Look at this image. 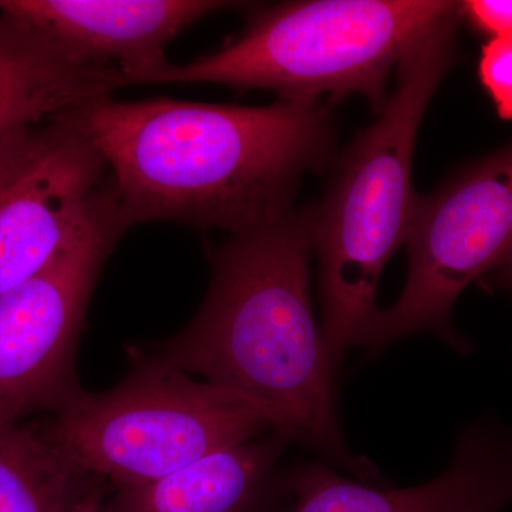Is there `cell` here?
Instances as JSON below:
<instances>
[{"label": "cell", "instance_id": "2e32d148", "mask_svg": "<svg viewBox=\"0 0 512 512\" xmlns=\"http://www.w3.org/2000/svg\"><path fill=\"white\" fill-rule=\"evenodd\" d=\"M484 284L488 289H500L512 295V261L497 269L493 274L485 276Z\"/></svg>", "mask_w": 512, "mask_h": 512}, {"label": "cell", "instance_id": "9c48e42d", "mask_svg": "<svg viewBox=\"0 0 512 512\" xmlns=\"http://www.w3.org/2000/svg\"><path fill=\"white\" fill-rule=\"evenodd\" d=\"M286 512H503L512 504V429L494 420L467 427L450 467L417 487L367 484L323 461L285 476Z\"/></svg>", "mask_w": 512, "mask_h": 512}, {"label": "cell", "instance_id": "8fae6325", "mask_svg": "<svg viewBox=\"0 0 512 512\" xmlns=\"http://www.w3.org/2000/svg\"><path fill=\"white\" fill-rule=\"evenodd\" d=\"M282 431L222 448L150 483L117 488L103 512H266L285 476Z\"/></svg>", "mask_w": 512, "mask_h": 512}, {"label": "cell", "instance_id": "30bf717a", "mask_svg": "<svg viewBox=\"0 0 512 512\" xmlns=\"http://www.w3.org/2000/svg\"><path fill=\"white\" fill-rule=\"evenodd\" d=\"M239 3L215 0H0V13L45 36L73 62L116 69L144 86L170 62L165 49L185 29Z\"/></svg>", "mask_w": 512, "mask_h": 512}, {"label": "cell", "instance_id": "52a82bcc", "mask_svg": "<svg viewBox=\"0 0 512 512\" xmlns=\"http://www.w3.org/2000/svg\"><path fill=\"white\" fill-rule=\"evenodd\" d=\"M127 227L109 178L76 238L35 276L0 295V424L80 392L74 373L84 313Z\"/></svg>", "mask_w": 512, "mask_h": 512}, {"label": "cell", "instance_id": "3957f363", "mask_svg": "<svg viewBox=\"0 0 512 512\" xmlns=\"http://www.w3.org/2000/svg\"><path fill=\"white\" fill-rule=\"evenodd\" d=\"M461 10L414 43L397 64V86L379 119L357 134L316 212L323 340L339 370L365 348L377 313L384 266L406 242L417 195L412 160L421 119L456 62Z\"/></svg>", "mask_w": 512, "mask_h": 512}, {"label": "cell", "instance_id": "5bb4252c", "mask_svg": "<svg viewBox=\"0 0 512 512\" xmlns=\"http://www.w3.org/2000/svg\"><path fill=\"white\" fill-rule=\"evenodd\" d=\"M478 73L498 116L512 120V36L495 37L483 47Z\"/></svg>", "mask_w": 512, "mask_h": 512}, {"label": "cell", "instance_id": "8992f818", "mask_svg": "<svg viewBox=\"0 0 512 512\" xmlns=\"http://www.w3.org/2000/svg\"><path fill=\"white\" fill-rule=\"evenodd\" d=\"M406 244L402 295L377 313L363 349L376 356L431 333L467 355L473 346L454 329L451 309L468 285L512 261V143L417 198Z\"/></svg>", "mask_w": 512, "mask_h": 512}, {"label": "cell", "instance_id": "7c38bea8", "mask_svg": "<svg viewBox=\"0 0 512 512\" xmlns=\"http://www.w3.org/2000/svg\"><path fill=\"white\" fill-rule=\"evenodd\" d=\"M123 87L119 70L73 62L37 30L0 13V141Z\"/></svg>", "mask_w": 512, "mask_h": 512}, {"label": "cell", "instance_id": "277c9868", "mask_svg": "<svg viewBox=\"0 0 512 512\" xmlns=\"http://www.w3.org/2000/svg\"><path fill=\"white\" fill-rule=\"evenodd\" d=\"M443 0H315L252 12L239 39L146 84L214 83L272 90L281 100H369L379 114L390 73L431 29L460 12Z\"/></svg>", "mask_w": 512, "mask_h": 512}, {"label": "cell", "instance_id": "5b68a950", "mask_svg": "<svg viewBox=\"0 0 512 512\" xmlns=\"http://www.w3.org/2000/svg\"><path fill=\"white\" fill-rule=\"evenodd\" d=\"M133 362V372L113 389L80 390L47 434L86 476L109 478L117 488L150 483L274 430L255 404L231 390Z\"/></svg>", "mask_w": 512, "mask_h": 512}, {"label": "cell", "instance_id": "6da1fadb", "mask_svg": "<svg viewBox=\"0 0 512 512\" xmlns=\"http://www.w3.org/2000/svg\"><path fill=\"white\" fill-rule=\"evenodd\" d=\"M109 167L121 221L178 222L229 234L292 210L303 174L335 148L320 100L271 106L113 96L69 111Z\"/></svg>", "mask_w": 512, "mask_h": 512}, {"label": "cell", "instance_id": "7a4b0ae2", "mask_svg": "<svg viewBox=\"0 0 512 512\" xmlns=\"http://www.w3.org/2000/svg\"><path fill=\"white\" fill-rule=\"evenodd\" d=\"M315 205L232 234L217 249L207 298L178 335L134 359L231 390L255 404L291 441L367 484L384 483L346 446L335 376L313 315Z\"/></svg>", "mask_w": 512, "mask_h": 512}, {"label": "cell", "instance_id": "ba28073f", "mask_svg": "<svg viewBox=\"0 0 512 512\" xmlns=\"http://www.w3.org/2000/svg\"><path fill=\"white\" fill-rule=\"evenodd\" d=\"M107 173L69 111L0 141V295L42 271L76 238Z\"/></svg>", "mask_w": 512, "mask_h": 512}, {"label": "cell", "instance_id": "e0dca14e", "mask_svg": "<svg viewBox=\"0 0 512 512\" xmlns=\"http://www.w3.org/2000/svg\"><path fill=\"white\" fill-rule=\"evenodd\" d=\"M101 494L99 488H89L86 494L74 505L72 512H100Z\"/></svg>", "mask_w": 512, "mask_h": 512}, {"label": "cell", "instance_id": "4fadbf2b", "mask_svg": "<svg viewBox=\"0 0 512 512\" xmlns=\"http://www.w3.org/2000/svg\"><path fill=\"white\" fill-rule=\"evenodd\" d=\"M86 477L47 436L0 424V512H72Z\"/></svg>", "mask_w": 512, "mask_h": 512}, {"label": "cell", "instance_id": "9a60e30c", "mask_svg": "<svg viewBox=\"0 0 512 512\" xmlns=\"http://www.w3.org/2000/svg\"><path fill=\"white\" fill-rule=\"evenodd\" d=\"M461 16L491 39L512 36V2L470 0L461 3Z\"/></svg>", "mask_w": 512, "mask_h": 512}]
</instances>
